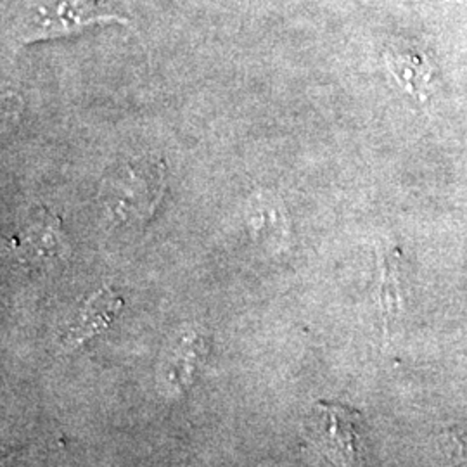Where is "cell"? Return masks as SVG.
I'll list each match as a JSON object with an SVG mask.
<instances>
[{"mask_svg":"<svg viewBox=\"0 0 467 467\" xmlns=\"http://www.w3.org/2000/svg\"><path fill=\"white\" fill-rule=\"evenodd\" d=\"M165 191L163 161L134 158L108 175L100 200L108 217L130 223L150 217Z\"/></svg>","mask_w":467,"mask_h":467,"instance_id":"1","label":"cell"},{"mask_svg":"<svg viewBox=\"0 0 467 467\" xmlns=\"http://www.w3.org/2000/svg\"><path fill=\"white\" fill-rule=\"evenodd\" d=\"M127 19L111 11L106 0H34L19 23L21 42H38L84 30L94 23Z\"/></svg>","mask_w":467,"mask_h":467,"instance_id":"2","label":"cell"},{"mask_svg":"<svg viewBox=\"0 0 467 467\" xmlns=\"http://www.w3.org/2000/svg\"><path fill=\"white\" fill-rule=\"evenodd\" d=\"M11 250L19 264L32 270H50L61 265L69 254L67 234L56 213L38 206L23 231L11 239Z\"/></svg>","mask_w":467,"mask_h":467,"instance_id":"3","label":"cell"},{"mask_svg":"<svg viewBox=\"0 0 467 467\" xmlns=\"http://www.w3.org/2000/svg\"><path fill=\"white\" fill-rule=\"evenodd\" d=\"M384 63L403 94L419 102L428 100L434 67L424 50L410 46H391L384 50Z\"/></svg>","mask_w":467,"mask_h":467,"instance_id":"4","label":"cell"},{"mask_svg":"<svg viewBox=\"0 0 467 467\" xmlns=\"http://www.w3.org/2000/svg\"><path fill=\"white\" fill-rule=\"evenodd\" d=\"M123 308V300L117 293L104 285L98 289L94 295H90L85 300L78 317L67 329V333L61 336V345L67 350L80 348L88 339L94 336L104 333L111 322L118 317L119 310Z\"/></svg>","mask_w":467,"mask_h":467,"instance_id":"5","label":"cell"},{"mask_svg":"<svg viewBox=\"0 0 467 467\" xmlns=\"http://www.w3.org/2000/svg\"><path fill=\"white\" fill-rule=\"evenodd\" d=\"M379 303L383 314L384 331L397 320L400 314V283H399V253L388 251L381 260V289Z\"/></svg>","mask_w":467,"mask_h":467,"instance_id":"6","label":"cell"}]
</instances>
